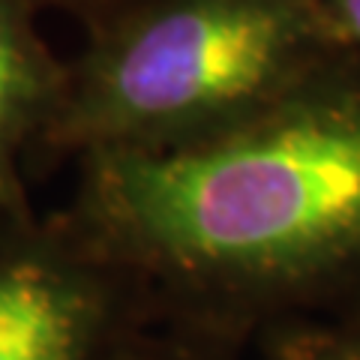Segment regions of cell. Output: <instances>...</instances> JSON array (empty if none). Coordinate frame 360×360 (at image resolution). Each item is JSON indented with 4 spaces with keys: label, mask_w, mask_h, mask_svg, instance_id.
I'll return each mask as SVG.
<instances>
[{
    "label": "cell",
    "mask_w": 360,
    "mask_h": 360,
    "mask_svg": "<svg viewBox=\"0 0 360 360\" xmlns=\"http://www.w3.org/2000/svg\"><path fill=\"white\" fill-rule=\"evenodd\" d=\"M307 4L336 49L360 58V0H307Z\"/></svg>",
    "instance_id": "5"
},
{
    "label": "cell",
    "mask_w": 360,
    "mask_h": 360,
    "mask_svg": "<svg viewBox=\"0 0 360 360\" xmlns=\"http://www.w3.org/2000/svg\"><path fill=\"white\" fill-rule=\"evenodd\" d=\"M72 285L42 262L0 267V360H72L78 342Z\"/></svg>",
    "instance_id": "3"
},
{
    "label": "cell",
    "mask_w": 360,
    "mask_h": 360,
    "mask_svg": "<svg viewBox=\"0 0 360 360\" xmlns=\"http://www.w3.org/2000/svg\"><path fill=\"white\" fill-rule=\"evenodd\" d=\"M348 360H360V354H357V357H348Z\"/></svg>",
    "instance_id": "8"
},
{
    "label": "cell",
    "mask_w": 360,
    "mask_h": 360,
    "mask_svg": "<svg viewBox=\"0 0 360 360\" xmlns=\"http://www.w3.org/2000/svg\"><path fill=\"white\" fill-rule=\"evenodd\" d=\"M21 4H30V0H21ZM39 4L60 6V9L72 13L78 21H82L84 30H94L99 25H105L108 18L127 13L129 6L141 4V0H39Z\"/></svg>",
    "instance_id": "6"
},
{
    "label": "cell",
    "mask_w": 360,
    "mask_h": 360,
    "mask_svg": "<svg viewBox=\"0 0 360 360\" xmlns=\"http://www.w3.org/2000/svg\"><path fill=\"white\" fill-rule=\"evenodd\" d=\"M21 0H0V144L27 127L45 105H60V72L33 37Z\"/></svg>",
    "instance_id": "4"
},
{
    "label": "cell",
    "mask_w": 360,
    "mask_h": 360,
    "mask_svg": "<svg viewBox=\"0 0 360 360\" xmlns=\"http://www.w3.org/2000/svg\"><path fill=\"white\" fill-rule=\"evenodd\" d=\"M87 210L120 250L229 276L360 262V58L336 51L193 141L99 150Z\"/></svg>",
    "instance_id": "1"
},
{
    "label": "cell",
    "mask_w": 360,
    "mask_h": 360,
    "mask_svg": "<svg viewBox=\"0 0 360 360\" xmlns=\"http://www.w3.org/2000/svg\"><path fill=\"white\" fill-rule=\"evenodd\" d=\"M4 193H6V184H4V174H0V198H4Z\"/></svg>",
    "instance_id": "7"
},
{
    "label": "cell",
    "mask_w": 360,
    "mask_h": 360,
    "mask_svg": "<svg viewBox=\"0 0 360 360\" xmlns=\"http://www.w3.org/2000/svg\"><path fill=\"white\" fill-rule=\"evenodd\" d=\"M336 51L307 0H141L87 30L60 123L94 153L193 141L274 103Z\"/></svg>",
    "instance_id": "2"
}]
</instances>
